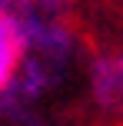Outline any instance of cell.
<instances>
[{
	"mask_svg": "<svg viewBox=\"0 0 123 126\" xmlns=\"http://www.w3.org/2000/svg\"><path fill=\"white\" fill-rule=\"evenodd\" d=\"M20 57H23V30L17 20L0 7V90H7L17 76Z\"/></svg>",
	"mask_w": 123,
	"mask_h": 126,
	"instance_id": "cell-1",
	"label": "cell"
},
{
	"mask_svg": "<svg viewBox=\"0 0 123 126\" xmlns=\"http://www.w3.org/2000/svg\"><path fill=\"white\" fill-rule=\"evenodd\" d=\"M97 93L106 103L123 100V57L120 60H106V63L97 66Z\"/></svg>",
	"mask_w": 123,
	"mask_h": 126,
	"instance_id": "cell-2",
	"label": "cell"
}]
</instances>
